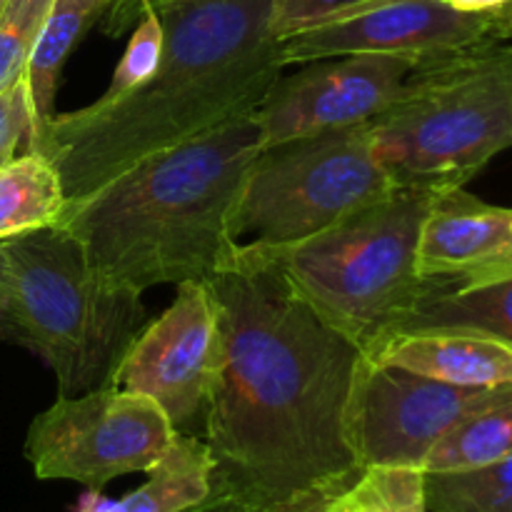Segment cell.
Returning a JSON list of instances; mask_svg holds the SVG:
<instances>
[{
    "mask_svg": "<svg viewBox=\"0 0 512 512\" xmlns=\"http://www.w3.org/2000/svg\"><path fill=\"white\" fill-rule=\"evenodd\" d=\"M220 313V368L203 438L215 512L285 510L360 475L348 438L358 345L320 320L263 265L208 280Z\"/></svg>",
    "mask_w": 512,
    "mask_h": 512,
    "instance_id": "1",
    "label": "cell"
},
{
    "mask_svg": "<svg viewBox=\"0 0 512 512\" xmlns=\"http://www.w3.org/2000/svg\"><path fill=\"white\" fill-rule=\"evenodd\" d=\"M275 0H143L163 25L153 73L110 103L55 115L40 153L80 200L123 170L255 113L283 75Z\"/></svg>",
    "mask_w": 512,
    "mask_h": 512,
    "instance_id": "2",
    "label": "cell"
},
{
    "mask_svg": "<svg viewBox=\"0 0 512 512\" xmlns=\"http://www.w3.org/2000/svg\"><path fill=\"white\" fill-rule=\"evenodd\" d=\"M263 135L253 115L140 160L80 200L55 225L68 230L110 283L210 280L230 258L228 218Z\"/></svg>",
    "mask_w": 512,
    "mask_h": 512,
    "instance_id": "3",
    "label": "cell"
},
{
    "mask_svg": "<svg viewBox=\"0 0 512 512\" xmlns=\"http://www.w3.org/2000/svg\"><path fill=\"white\" fill-rule=\"evenodd\" d=\"M435 193L400 185L313 238L265 253H233L225 268H270L295 298L365 353L433 288L418 275V243Z\"/></svg>",
    "mask_w": 512,
    "mask_h": 512,
    "instance_id": "4",
    "label": "cell"
},
{
    "mask_svg": "<svg viewBox=\"0 0 512 512\" xmlns=\"http://www.w3.org/2000/svg\"><path fill=\"white\" fill-rule=\"evenodd\" d=\"M3 270L18 345L53 370L58 395L110 385L145 325L143 293L103 278L58 225L3 240Z\"/></svg>",
    "mask_w": 512,
    "mask_h": 512,
    "instance_id": "5",
    "label": "cell"
},
{
    "mask_svg": "<svg viewBox=\"0 0 512 512\" xmlns=\"http://www.w3.org/2000/svg\"><path fill=\"white\" fill-rule=\"evenodd\" d=\"M368 128L398 185L465 188L512 148V38L420 63L405 93Z\"/></svg>",
    "mask_w": 512,
    "mask_h": 512,
    "instance_id": "6",
    "label": "cell"
},
{
    "mask_svg": "<svg viewBox=\"0 0 512 512\" xmlns=\"http://www.w3.org/2000/svg\"><path fill=\"white\" fill-rule=\"evenodd\" d=\"M395 188L400 185L375 155L368 125L265 145L230 210V255L313 238Z\"/></svg>",
    "mask_w": 512,
    "mask_h": 512,
    "instance_id": "7",
    "label": "cell"
},
{
    "mask_svg": "<svg viewBox=\"0 0 512 512\" xmlns=\"http://www.w3.org/2000/svg\"><path fill=\"white\" fill-rule=\"evenodd\" d=\"M175 435L158 403L105 385L83 395H58L30 423L23 453L35 478L103 490L115 478L153 468Z\"/></svg>",
    "mask_w": 512,
    "mask_h": 512,
    "instance_id": "8",
    "label": "cell"
},
{
    "mask_svg": "<svg viewBox=\"0 0 512 512\" xmlns=\"http://www.w3.org/2000/svg\"><path fill=\"white\" fill-rule=\"evenodd\" d=\"M512 385L458 388L360 355L348 398V438L360 470L423 468L430 450L470 415L510 403Z\"/></svg>",
    "mask_w": 512,
    "mask_h": 512,
    "instance_id": "9",
    "label": "cell"
},
{
    "mask_svg": "<svg viewBox=\"0 0 512 512\" xmlns=\"http://www.w3.org/2000/svg\"><path fill=\"white\" fill-rule=\"evenodd\" d=\"M220 368V313L208 280L178 285L160 318L143 325L115 368L110 385L160 405L175 433L203 428Z\"/></svg>",
    "mask_w": 512,
    "mask_h": 512,
    "instance_id": "10",
    "label": "cell"
},
{
    "mask_svg": "<svg viewBox=\"0 0 512 512\" xmlns=\"http://www.w3.org/2000/svg\"><path fill=\"white\" fill-rule=\"evenodd\" d=\"M420 60L403 55H333L280 75L255 108L265 145L358 128L383 115L408 88Z\"/></svg>",
    "mask_w": 512,
    "mask_h": 512,
    "instance_id": "11",
    "label": "cell"
},
{
    "mask_svg": "<svg viewBox=\"0 0 512 512\" xmlns=\"http://www.w3.org/2000/svg\"><path fill=\"white\" fill-rule=\"evenodd\" d=\"M493 38H512L503 10L460 13L443 0H383L335 23L288 35L278 40V50L285 68L358 53L430 63Z\"/></svg>",
    "mask_w": 512,
    "mask_h": 512,
    "instance_id": "12",
    "label": "cell"
},
{
    "mask_svg": "<svg viewBox=\"0 0 512 512\" xmlns=\"http://www.w3.org/2000/svg\"><path fill=\"white\" fill-rule=\"evenodd\" d=\"M420 280L463 290L512 278V208L465 188L438 190L420 228Z\"/></svg>",
    "mask_w": 512,
    "mask_h": 512,
    "instance_id": "13",
    "label": "cell"
},
{
    "mask_svg": "<svg viewBox=\"0 0 512 512\" xmlns=\"http://www.w3.org/2000/svg\"><path fill=\"white\" fill-rule=\"evenodd\" d=\"M365 355L388 368L458 388L512 385V345L483 330H395L365 350Z\"/></svg>",
    "mask_w": 512,
    "mask_h": 512,
    "instance_id": "14",
    "label": "cell"
},
{
    "mask_svg": "<svg viewBox=\"0 0 512 512\" xmlns=\"http://www.w3.org/2000/svg\"><path fill=\"white\" fill-rule=\"evenodd\" d=\"M213 455L203 435H175L168 453L150 470L148 480L118 500L88 490L75 512H195L213 488Z\"/></svg>",
    "mask_w": 512,
    "mask_h": 512,
    "instance_id": "15",
    "label": "cell"
},
{
    "mask_svg": "<svg viewBox=\"0 0 512 512\" xmlns=\"http://www.w3.org/2000/svg\"><path fill=\"white\" fill-rule=\"evenodd\" d=\"M113 0H53L25 68L30 108L35 120V145L43 150L45 133L55 118V90L60 73L90 25L108 10Z\"/></svg>",
    "mask_w": 512,
    "mask_h": 512,
    "instance_id": "16",
    "label": "cell"
},
{
    "mask_svg": "<svg viewBox=\"0 0 512 512\" xmlns=\"http://www.w3.org/2000/svg\"><path fill=\"white\" fill-rule=\"evenodd\" d=\"M65 203L63 180L48 155L25 153L0 165V240L50 228Z\"/></svg>",
    "mask_w": 512,
    "mask_h": 512,
    "instance_id": "17",
    "label": "cell"
},
{
    "mask_svg": "<svg viewBox=\"0 0 512 512\" xmlns=\"http://www.w3.org/2000/svg\"><path fill=\"white\" fill-rule=\"evenodd\" d=\"M413 328L483 330L512 345V278L463 290L433 285L415 300L395 330Z\"/></svg>",
    "mask_w": 512,
    "mask_h": 512,
    "instance_id": "18",
    "label": "cell"
},
{
    "mask_svg": "<svg viewBox=\"0 0 512 512\" xmlns=\"http://www.w3.org/2000/svg\"><path fill=\"white\" fill-rule=\"evenodd\" d=\"M512 455V400L455 425L428 453L423 473H468Z\"/></svg>",
    "mask_w": 512,
    "mask_h": 512,
    "instance_id": "19",
    "label": "cell"
},
{
    "mask_svg": "<svg viewBox=\"0 0 512 512\" xmlns=\"http://www.w3.org/2000/svg\"><path fill=\"white\" fill-rule=\"evenodd\" d=\"M430 512H512V455L468 473L425 475Z\"/></svg>",
    "mask_w": 512,
    "mask_h": 512,
    "instance_id": "20",
    "label": "cell"
},
{
    "mask_svg": "<svg viewBox=\"0 0 512 512\" xmlns=\"http://www.w3.org/2000/svg\"><path fill=\"white\" fill-rule=\"evenodd\" d=\"M348 512H430L425 500V473L418 468L360 470L358 478L343 490Z\"/></svg>",
    "mask_w": 512,
    "mask_h": 512,
    "instance_id": "21",
    "label": "cell"
},
{
    "mask_svg": "<svg viewBox=\"0 0 512 512\" xmlns=\"http://www.w3.org/2000/svg\"><path fill=\"white\" fill-rule=\"evenodd\" d=\"M50 5L53 0H5L0 10V90L25 80Z\"/></svg>",
    "mask_w": 512,
    "mask_h": 512,
    "instance_id": "22",
    "label": "cell"
},
{
    "mask_svg": "<svg viewBox=\"0 0 512 512\" xmlns=\"http://www.w3.org/2000/svg\"><path fill=\"white\" fill-rule=\"evenodd\" d=\"M160 55H163V25H160V18L153 8H143L138 25L128 40V48L120 55L118 68L113 70L110 85L98 98L100 103L118 100L133 88H138L160 63Z\"/></svg>",
    "mask_w": 512,
    "mask_h": 512,
    "instance_id": "23",
    "label": "cell"
},
{
    "mask_svg": "<svg viewBox=\"0 0 512 512\" xmlns=\"http://www.w3.org/2000/svg\"><path fill=\"white\" fill-rule=\"evenodd\" d=\"M378 3L383 0H275L273 33L275 38L283 40L288 35L343 20Z\"/></svg>",
    "mask_w": 512,
    "mask_h": 512,
    "instance_id": "24",
    "label": "cell"
},
{
    "mask_svg": "<svg viewBox=\"0 0 512 512\" xmlns=\"http://www.w3.org/2000/svg\"><path fill=\"white\" fill-rule=\"evenodd\" d=\"M25 153H38V145L28 88L25 80H20L0 90V165Z\"/></svg>",
    "mask_w": 512,
    "mask_h": 512,
    "instance_id": "25",
    "label": "cell"
},
{
    "mask_svg": "<svg viewBox=\"0 0 512 512\" xmlns=\"http://www.w3.org/2000/svg\"><path fill=\"white\" fill-rule=\"evenodd\" d=\"M343 490H338V493L320 495V498L303 500V503L290 505V508L278 510V512H348V508H345V503H343Z\"/></svg>",
    "mask_w": 512,
    "mask_h": 512,
    "instance_id": "26",
    "label": "cell"
},
{
    "mask_svg": "<svg viewBox=\"0 0 512 512\" xmlns=\"http://www.w3.org/2000/svg\"><path fill=\"white\" fill-rule=\"evenodd\" d=\"M0 343H18V338H15L13 320H10V313H8V298H5L3 240H0Z\"/></svg>",
    "mask_w": 512,
    "mask_h": 512,
    "instance_id": "27",
    "label": "cell"
},
{
    "mask_svg": "<svg viewBox=\"0 0 512 512\" xmlns=\"http://www.w3.org/2000/svg\"><path fill=\"white\" fill-rule=\"evenodd\" d=\"M443 3L460 13H500L512 0H443Z\"/></svg>",
    "mask_w": 512,
    "mask_h": 512,
    "instance_id": "28",
    "label": "cell"
},
{
    "mask_svg": "<svg viewBox=\"0 0 512 512\" xmlns=\"http://www.w3.org/2000/svg\"><path fill=\"white\" fill-rule=\"evenodd\" d=\"M503 15H505V20H508V25H510V30H512V3L503 10Z\"/></svg>",
    "mask_w": 512,
    "mask_h": 512,
    "instance_id": "29",
    "label": "cell"
},
{
    "mask_svg": "<svg viewBox=\"0 0 512 512\" xmlns=\"http://www.w3.org/2000/svg\"><path fill=\"white\" fill-rule=\"evenodd\" d=\"M195 512H215V510H210V508H200V510H195Z\"/></svg>",
    "mask_w": 512,
    "mask_h": 512,
    "instance_id": "30",
    "label": "cell"
},
{
    "mask_svg": "<svg viewBox=\"0 0 512 512\" xmlns=\"http://www.w3.org/2000/svg\"><path fill=\"white\" fill-rule=\"evenodd\" d=\"M3 5H5V0H0V10H3Z\"/></svg>",
    "mask_w": 512,
    "mask_h": 512,
    "instance_id": "31",
    "label": "cell"
},
{
    "mask_svg": "<svg viewBox=\"0 0 512 512\" xmlns=\"http://www.w3.org/2000/svg\"><path fill=\"white\" fill-rule=\"evenodd\" d=\"M268 512H278V510H268Z\"/></svg>",
    "mask_w": 512,
    "mask_h": 512,
    "instance_id": "32",
    "label": "cell"
}]
</instances>
